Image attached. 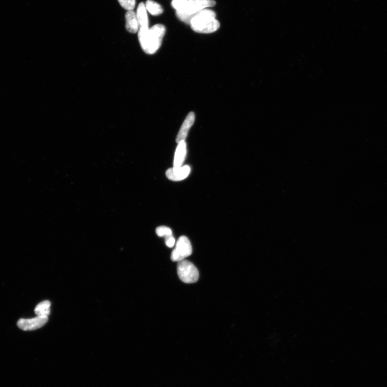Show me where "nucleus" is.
I'll return each instance as SVG.
<instances>
[{
    "label": "nucleus",
    "instance_id": "obj_1",
    "mask_svg": "<svg viewBox=\"0 0 387 387\" xmlns=\"http://www.w3.org/2000/svg\"><path fill=\"white\" fill-rule=\"evenodd\" d=\"M165 33V26L161 24L153 25L150 29L140 28L138 36L143 51L148 55L155 54L160 48Z\"/></svg>",
    "mask_w": 387,
    "mask_h": 387
},
{
    "label": "nucleus",
    "instance_id": "obj_2",
    "mask_svg": "<svg viewBox=\"0 0 387 387\" xmlns=\"http://www.w3.org/2000/svg\"><path fill=\"white\" fill-rule=\"evenodd\" d=\"M190 25L193 31L200 34L213 33L220 27L219 20L216 19L215 13L206 9L195 14Z\"/></svg>",
    "mask_w": 387,
    "mask_h": 387
},
{
    "label": "nucleus",
    "instance_id": "obj_3",
    "mask_svg": "<svg viewBox=\"0 0 387 387\" xmlns=\"http://www.w3.org/2000/svg\"><path fill=\"white\" fill-rule=\"evenodd\" d=\"M216 5L214 0H187V3L183 12H176L178 18L183 22L190 24L194 15L201 10L213 7Z\"/></svg>",
    "mask_w": 387,
    "mask_h": 387
},
{
    "label": "nucleus",
    "instance_id": "obj_4",
    "mask_svg": "<svg viewBox=\"0 0 387 387\" xmlns=\"http://www.w3.org/2000/svg\"><path fill=\"white\" fill-rule=\"evenodd\" d=\"M177 272L180 279L185 284L197 283L199 278L198 268L187 260L178 262Z\"/></svg>",
    "mask_w": 387,
    "mask_h": 387
},
{
    "label": "nucleus",
    "instance_id": "obj_5",
    "mask_svg": "<svg viewBox=\"0 0 387 387\" xmlns=\"http://www.w3.org/2000/svg\"><path fill=\"white\" fill-rule=\"evenodd\" d=\"M192 253V246L188 238L182 236L179 238L176 247L171 254V260L174 262H179L190 256Z\"/></svg>",
    "mask_w": 387,
    "mask_h": 387
},
{
    "label": "nucleus",
    "instance_id": "obj_6",
    "mask_svg": "<svg viewBox=\"0 0 387 387\" xmlns=\"http://www.w3.org/2000/svg\"><path fill=\"white\" fill-rule=\"evenodd\" d=\"M48 321V317L37 316L33 319H20L17 323L18 327L24 331H33L43 327Z\"/></svg>",
    "mask_w": 387,
    "mask_h": 387
},
{
    "label": "nucleus",
    "instance_id": "obj_7",
    "mask_svg": "<svg viewBox=\"0 0 387 387\" xmlns=\"http://www.w3.org/2000/svg\"><path fill=\"white\" fill-rule=\"evenodd\" d=\"M190 172L189 166H184L179 168H169L166 172L167 178L172 181H181L186 178Z\"/></svg>",
    "mask_w": 387,
    "mask_h": 387
},
{
    "label": "nucleus",
    "instance_id": "obj_8",
    "mask_svg": "<svg viewBox=\"0 0 387 387\" xmlns=\"http://www.w3.org/2000/svg\"><path fill=\"white\" fill-rule=\"evenodd\" d=\"M195 116L193 112L189 113L180 128L178 135L177 137L176 141L179 143L182 141H185L187 137L188 131L194 123Z\"/></svg>",
    "mask_w": 387,
    "mask_h": 387
},
{
    "label": "nucleus",
    "instance_id": "obj_9",
    "mask_svg": "<svg viewBox=\"0 0 387 387\" xmlns=\"http://www.w3.org/2000/svg\"><path fill=\"white\" fill-rule=\"evenodd\" d=\"M126 30L131 34H136L140 29V25L138 21L136 14L133 10H130L125 14Z\"/></svg>",
    "mask_w": 387,
    "mask_h": 387
},
{
    "label": "nucleus",
    "instance_id": "obj_10",
    "mask_svg": "<svg viewBox=\"0 0 387 387\" xmlns=\"http://www.w3.org/2000/svg\"><path fill=\"white\" fill-rule=\"evenodd\" d=\"M187 153L186 143L182 141L179 143L175 154L174 160V168H179L182 166Z\"/></svg>",
    "mask_w": 387,
    "mask_h": 387
},
{
    "label": "nucleus",
    "instance_id": "obj_11",
    "mask_svg": "<svg viewBox=\"0 0 387 387\" xmlns=\"http://www.w3.org/2000/svg\"><path fill=\"white\" fill-rule=\"evenodd\" d=\"M136 16L140 28L148 27L147 9L144 3L142 2L139 4L137 10Z\"/></svg>",
    "mask_w": 387,
    "mask_h": 387
},
{
    "label": "nucleus",
    "instance_id": "obj_12",
    "mask_svg": "<svg viewBox=\"0 0 387 387\" xmlns=\"http://www.w3.org/2000/svg\"><path fill=\"white\" fill-rule=\"evenodd\" d=\"M51 303L49 301H44L41 302L37 305L35 309V312L37 316H47L50 314Z\"/></svg>",
    "mask_w": 387,
    "mask_h": 387
},
{
    "label": "nucleus",
    "instance_id": "obj_13",
    "mask_svg": "<svg viewBox=\"0 0 387 387\" xmlns=\"http://www.w3.org/2000/svg\"><path fill=\"white\" fill-rule=\"evenodd\" d=\"M148 12L153 16H158L163 13V8L161 5L152 0H147L145 4Z\"/></svg>",
    "mask_w": 387,
    "mask_h": 387
},
{
    "label": "nucleus",
    "instance_id": "obj_14",
    "mask_svg": "<svg viewBox=\"0 0 387 387\" xmlns=\"http://www.w3.org/2000/svg\"><path fill=\"white\" fill-rule=\"evenodd\" d=\"M187 3V0H173L172 7L177 12H183Z\"/></svg>",
    "mask_w": 387,
    "mask_h": 387
},
{
    "label": "nucleus",
    "instance_id": "obj_15",
    "mask_svg": "<svg viewBox=\"0 0 387 387\" xmlns=\"http://www.w3.org/2000/svg\"><path fill=\"white\" fill-rule=\"evenodd\" d=\"M156 234L160 237H168L172 235V231L170 228L166 226H160L157 228Z\"/></svg>",
    "mask_w": 387,
    "mask_h": 387
},
{
    "label": "nucleus",
    "instance_id": "obj_16",
    "mask_svg": "<svg viewBox=\"0 0 387 387\" xmlns=\"http://www.w3.org/2000/svg\"><path fill=\"white\" fill-rule=\"evenodd\" d=\"M121 6L124 9L130 11L135 7L136 0H118Z\"/></svg>",
    "mask_w": 387,
    "mask_h": 387
},
{
    "label": "nucleus",
    "instance_id": "obj_17",
    "mask_svg": "<svg viewBox=\"0 0 387 387\" xmlns=\"http://www.w3.org/2000/svg\"><path fill=\"white\" fill-rule=\"evenodd\" d=\"M165 243L168 247L171 248L174 246L175 243H176V240H175V238L172 235L169 236L165 237Z\"/></svg>",
    "mask_w": 387,
    "mask_h": 387
}]
</instances>
